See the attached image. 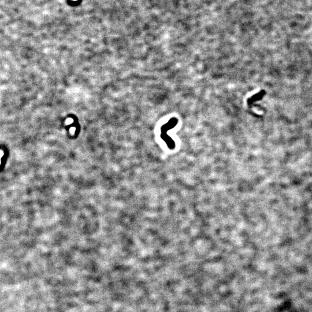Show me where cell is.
Instances as JSON below:
<instances>
[{"mask_svg":"<svg viewBox=\"0 0 312 312\" xmlns=\"http://www.w3.org/2000/svg\"><path fill=\"white\" fill-rule=\"evenodd\" d=\"M177 123H178V120H177V118L173 117L169 120L168 123L165 124L164 125H163L161 127V137H162V138L164 139V140H167V142H170L171 144L173 143V142L172 140L170 138H169L168 136L167 135V132L168 130L175 127V126L177 125Z\"/></svg>","mask_w":312,"mask_h":312,"instance_id":"cell-1","label":"cell"}]
</instances>
